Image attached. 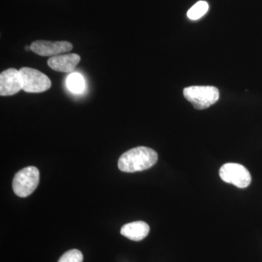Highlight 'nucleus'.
<instances>
[{
	"label": "nucleus",
	"instance_id": "2",
	"mask_svg": "<svg viewBox=\"0 0 262 262\" xmlns=\"http://www.w3.org/2000/svg\"><path fill=\"white\" fill-rule=\"evenodd\" d=\"M184 97L196 110H205L220 98V91L214 86H189L183 91Z\"/></svg>",
	"mask_w": 262,
	"mask_h": 262
},
{
	"label": "nucleus",
	"instance_id": "9",
	"mask_svg": "<svg viewBox=\"0 0 262 262\" xmlns=\"http://www.w3.org/2000/svg\"><path fill=\"white\" fill-rule=\"evenodd\" d=\"M149 230V226L146 222L138 221L124 225L120 233L131 241H140L145 238Z\"/></svg>",
	"mask_w": 262,
	"mask_h": 262
},
{
	"label": "nucleus",
	"instance_id": "5",
	"mask_svg": "<svg viewBox=\"0 0 262 262\" xmlns=\"http://www.w3.org/2000/svg\"><path fill=\"white\" fill-rule=\"evenodd\" d=\"M220 176L224 182L241 189L248 187L251 182V173L248 169L238 163H229L222 165Z\"/></svg>",
	"mask_w": 262,
	"mask_h": 262
},
{
	"label": "nucleus",
	"instance_id": "10",
	"mask_svg": "<svg viewBox=\"0 0 262 262\" xmlns=\"http://www.w3.org/2000/svg\"><path fill=\"white\" fill-rule=\"evenodd\" d=\"M67 85L69 91L73 94H82L85 89L84 77L80 74L72 73L67 79Z\"/></svg>",
	"mask_w": 262,
	"mask_h": 262
},
{
	"label": "nucleus",
	"instance_id": "7",
	"mask_svg": "<svg viewBox=\"0 0 262 262\" xmlns=\"http://www.w3.org/2000/svg\"><path fill=\"white\" fill-rule=\"evenodd\" d=\"M22 89V79L20 71L8 69L0 75V95L2 96H13Z\"/></svg>",
	"mask_w": 262,
	"mask_h": 262
},
{
	"label": "nucleus",
	"instance_id": "3",
	"mask_svg": "<svg viewBox=\"0 0 262 262\" xmlns=\"http://www.w3.org/2000/svg\"><path fill=\"white\" fill-rule=\"evenodd\" d=\"M39 182V171L36 167L29 166L19 170L13 182L15 194L20 198H27L37 189Z\"/></svg>",
	"mask_w": 262,
	"mask_h": 262
},
{
	"label": "nucleus",
	"instance_id": "11",
	"mask_svg": "<svg viewBox=\"0 0 262 262\" xmlns=\"http://www.w3.org/2000/svg\"><path fill=\"white\" fill-rule=\"evenodd\" d=\"M209 9V5L206 1H199L193 5L187 12V17L190 20H196L206 15Z\"/></svg>",
	"mask_w": 262,
	"mask_h": 262
},
{
	"label": "nucleus",
	"instance_id": "1",
	"mask_svg": "<svg viewBox=\"0 0 262 262\" xmlns=\"http://www.w3.org/2000/svg\"><path fill=\"white\" fill-rule=\"evenodd\" d=\"M158 160V153L146 146H138L125 151L118 160V168L126 173L142 171L151 168Z\"/></svg>",
	"mask_w": 262,
	"mask_h": 262
},
{
	"label": "nucleus",
	"instance_id": "8",
	"mask_svg": "<svg viewBox=\"0 0 262 262\" xmlns=\"http://www.w3.org/2000/svg\"><path fill=\"white\" fill-rule=\"evenodd\" d=\"M80 56L75 53L61 54L50 58L48 64L53 70L67 73L75 70L77 65L80 63Z\"/></svg>",
	"mask_w": 262,
	"mask_h": 262
},
{
	"label": "nucleus",
	"instance_id": "6",
	"mask_svg": "<svg viewBox=\"0 0 262 262\" xmlns=\"http://www.w3.org/2000/svg\"><path fill=\"white\" fill-rule=\"evenodd\" d=\"M31 50L41 56H56L73 49L72 43L67 41L37 40L31 45Z\"/></svg>",
	"mask_w": 262,
	"mask_h": 262
},
{
	"label": "nucleus",
	"instance_id": "13",
	"mask_svg": "<svg viewBox=\"0 0 262 262\" xmlns=\"http://www.w3.org/2000/svg\"><path fill=\"white\" fill-rule=\"evenodd\" d=\"M25 50L27 51H32V50H31V46H26Z\"/></svg>",
	"mask_w": 262,
	"mask_h": 262
},
{
	"label": "nucleus",
	"instance_id": "4",
	"mask_svg": "<svg viewBox=\"0 0 262 262\" xmlns=\"http://www.w3.org/2000/svg\"><path fill=\"white\" fill-rule=\"evenodd\" d=\"M22 79V90L30 94H39L51 89V81L42 72L29 67L20 70Z\"/></svg>",
	"mask_w": 262,
	"mask_h": 262
},
{
	"label": "nucleus",
	"instance_id": "12",
	"mask_svg": "<svg viewBox=\"0 0 262 262\" xmlns=\"http://www.w3.org/2000/svg\"><path fill=\"white\" fill-rule=\"evenodd\" d=\"M82 261H83V255L81 251L77 249H72L63 253L58 262H82Z\"/></svg>",
	"mask_w": 262,
	"mask_h": 262
}]
</instances>
